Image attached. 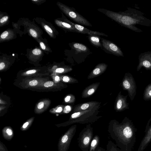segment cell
<instances>
[{"label": "cell", "mask_w": 151, "mask_h": 151, "mask_svg": "<svg viewBox=\"0 0 151 151\" xmlns=\"http://www.w3.org/2000/svg\"><path fill=\"white\" fill-rule=\"evenodd\" d=\"M61 10L65 14L76 22L87 26H92V25L82 16L73 9L63 4H60Z\"/></svg>", "instance_id": "7"}, {"label": "cell", "mask_w": 151, "mask_h": 151, "mask_svg": "<svg viewBox=\"0 0 151 151\" xmlns=\"http://www.w3.org/2000/svg\"><path fill=\"white\" fill-rule=\"evenodd\" d=\"M37 81L34 80L30 81L29 83V84L31 86H34L37 85Z\"/></svg>", "instance_id": "33"}, {"label": "cell", "mask_w": 151, "mask_h": 151, "mask_svg": "<svg viewBox=\"0 0 151 151\" xmlns=\"http://www.w3.org/2000/svg\"><path fill=\"white\" fill-rule=\"evenodd\" d=\"M76 129L77 125H73L60 137L58 145V151H68L71 141L75 135Z\"/></svg>", "instance_id": "5"}, {"label": "cell", "mask_w": 151, "mask_h": 151, "mask_svg": "<svg viewBox=\"0 0 151 151\" xmlns=\"http://www.w3.org/2000/svg\"><path fill=\"white\" fill-rule=\"evenodd\" d=\"M62 80L63 81L69 83H78V81L75 78L68 76H64L62 77Z\"/></svg>", "instance_id": "23"}, {"label": "cell", "mask_w": 151, "mask_h": 151, "mask_svg": "<svg viewBox=\"0 0 151 151\" xmlns=\"http://www.w3.org/2000/svg\"><path fill=\"white\" fill-rule=\"evenodd\" d=\"M5 67V64L3 62H1L0 63V70L3 69Z\"/></svg>", "instance_id": "40"}, {"label": "cell", "mask_w": 151, "mask_h": 151, "mask_svg": "<svg viewBox=\"0 0 151 151\" xmlns=\"http://www.w3.org/2000/svg\"><path fill=\"white\" fill-rule=\"evenodd\" d=\"M54 84L53 82L52 81H48L45 83L44 86L45 87H49L52 86Z\"/></svg>", "instance_id": "30"}, {"label": "cell", "mask_w": 151, "mask_h": 151, "mask_svg": "<svg viewBox=\"0 0 151 151\" xmlns=\"http://www.w3.org/2000/svg\"><path fill=\"white\" fill-rule=\"evenodd\" d=\"M94 151H106V150L101 147L98 146Z\"/></svg>", "instance_id": "38"}, {"label": "cell", "mask_w": 151, "mask_h": 151, "mask_svg": "<svg viewBox=\"0 0 151 151\" xmlns=\"http://www.w3.org/2000/svg\"><path fill=\"white\" fill-rule=\"evenodd\" d=\"M40 45L41 48L43 50H45L46 49V47L45 44L42 42H40Z\"/></svg>", "instance_id": "39"}, {"label": "cell", "mask_w": 151, "mask_h": 151, "mask_svg": "<svg viewBox=\"0 0 151 151\" xmlns=\"http://www.w3.org/2000/svg\"><path fill=\"white\" fill-rule=\"evenodd\" d=\"M75 101V97L74 95L72 94L68 95L64 99L65 102L68 103H74Z\"/></svg>", "instance_id": "24"}, {"label": "cell", "mask_w": 151, "mask_h": 151, "mask_svg": "<svg viewBox=\"0 0 151 151\" xmlns=\"http://www.w3.org/2000/svg\"><path fill=\"white\" fill-rule=\"evenodd\" d=\"M63 110V108L62 107H59L56 110V111L57 112H60L62 111Z\"/></svg>", "instance_id": "41"}, {"label": "cell", "mask_w": 151, "mask_h": 151, "mask_svg": "<svg viewBox=\"0 0 151 151\" xmlns=\"http://www.w3.org/2000/svg\"><path fill=\"white\" fill-rule=\"evenodd\" d=\"M36 70H30L27 71L26 73L27 74H32L36 72Z\"/></svg>", "instance_id": "37"}, {"label": "cell", "mask_w": 151, "mask_h": 151, "mask_svg": "<svg viewBox=\"0 0 151 151\" xmlns=\"http://www.w3.org/2000/svg\"><path fill=\"white\" fill-rule=\"evenodd\" d=\"M65 21L73 25L77 30L78 33L83 34H86L89 35H99L108 37L105 34L99 32L93 31L85 27L77 24L73 23L71 21L65 19Z\"/></svg>", "instance_id": "12"}, {"label": "cell", "mask_w": 151, "mask_h": 151, "mask_svg": "<svg viewBox=\"0 0 151 151\" xmlns=\"http://www.w3.org/2000/svg\"><path fill=\"white\" fill-rule=\"evenodd\" d=\"M58 25L60 26L73 32H78L77 30L73 25L66 22H58Z\"/></svg>", "instance_id": "22"}, {"label": "cell", "mask_w": 151, "mask_h": 151, "mask_svg": "<svg viewBox=\"0 0 151 151\" xmlns=\"http://www.w3.org/2000/svg\"><path fill=\"white\" fill-rule=\"evenodd\" d=\"M121 93V91L119 92L114 102V109L116 112H121L129 108L127 100L128 95L124 96Z\"/></svg>", "instance_id": "10"}, {"label": "cell", "mask_w": 151, "mask_h": 151, "mask_svg": "<svg viewBox=\"0 0 151 151\" xmlns=\"http://www.w3.org/2000/svg\"><path fill=\"white\" fill-rule=\"evenodd\" d=\"M107 66V64L103 63L98 64L90 73L88 79H92L100 76L106 71Z\"/></svg>", "instance_id": "14"}, {"label": "cell", "mask_w": 151, "mask_h": 151, "mask_svg": "<svg viewBox=\"0 0 151 151\" xmlns=\"http://www.w3.org/2000/svg\"><path fill=\"white\" fill-rule=\"evenodd\" d=\"M100 106L93 109L73 113L70 115L68 120L60 124L57 126L65 127L75 123L81 124H91L102 117L98 116L100 111L99 110Z\"/></svg>", "instance_id": "3"}, {"label": "cell", "mask_w": 151, "mask_h": 151, "mask_svg": "<svg viewBox=\"0 0 151 151\" xmlns=\"http://www.w3.org/2000/svg\"><path fill=\"white\" fill-rule=\"evenodd\" d=\"M144 132L145 135L141 142L137 151H143L151 142V117L147 122Z\"/></svg>", "instance_id": "9"}, {"label": "cell", "mask_w": 151, "mask_h": 151, "mask_svg": "<svg viewBox=\"0 0 151 151\" xmlns=\"http://www.w3.org/2000/svg\"><path fill=\"white\" fill-rule=\"evenodd\" d=\"M9 34L8 32L7 31H5L3 32L1 35V38L2 39H4L6 38Z\"/></svg>", "instance_id": "32"}, {"label": "cell", "mask_w": 151, "mask_h": 151, "mask_svg": "<svg viewBox=\"0 0 151 151\" xmlns=\"http://www.w3.org/2000/svg\"><path fill=\"white\" fill-rule=\"evenodd\" d=\"M8 19V17L7 16H5L2 17L0 20V23L1 24L7 21Z\"/></svg>", "instance_id": "34"}, {"label": "cell", "mask_w": 151, "mask_h": 151, "mask_svg": "<svg viewBox=\"0 0 151 151\" xmlns=\"http://www.w3.org/2000/svg\"><path fill=\"white\" fill-rule=\"evenodd\" d=\"M72 70V68L70 67H67L65 68H58L56 69L55 72L57 73H61L69 72Z\"/></svg>", "instance_id": "26"}, {"label": "cell", "mask_w": 151, "mask_h": 151, "mask_svg": "<svg viewBox=\"0 0 151 151\" xmlns=\"http://www.w3.org/2000/svg\"><path fill=\"white\" fill-rule=\"evenodd\" d=\"M121 86L124 90L127 91L131 101L133 100L137 93V87L134 79L131 73L125 74Z\"/></svg>", "instance_id": "6"}, {"label": "cell", "mask_w": 151, "mask_h": 151, "mask_svg": "<svg viewBox=\"0 0 151 151\" xmlns=\"http://www.w3.org/2000/svg\"><path fill=\"white\" fill-rule=\"evenodd\" d=\"M55 80L56 81H59L60 80V78L59 76H57L55 78Z\"/></svg>", "instance_id": "42"}, {"label": "cell", "mask_w": 151, "mask_h": 151, "mask_svg": "<svg viewBox=\"0 0 151 151\" xmlns=\"http://www.w3.org/2000/svg\"><path fill=\"white\" fill-rule=\"evenodd\" d=\"M101 39L102 45L106 50L116 56L124 57L122 52L116 45L108 40L103 38Z\"/></svg>", "instance_id": "11"}, {"label": "cell", "mask_w": 151, "mask_h": 151, "mask_svg": "<svg viewBox=\"0 0 151 151\" xmlns=\"http://www.w3.org/2000/svg\"><path fill=\"white\" fill-rule=\"evenodd\" d=\"M108 131L118 147L124 151H132L136 141L137 129L127 117L121 123L116 120L109 122Z\"/></svg>", "instance_id": "1"}, {"label": "cell", "mask_w": 151, "mask_h": 151, "mask_svg": "<svg viewBox=\"0 0 151 151\" xmlns=\"http://www.w3.org/2000/svg\"><path fill=\"white\" fill-rule=\"evenodd\" d=\"M143 98L145 101L151 100V83L145 87L143 93Z\"/></svg>", "instance_id": "21"}, {"label": "cell", "mask_w": 151, "mask_h": 151, "mask_svg": "<svg viewBox=\"0 0 151 151\" xmlns=\"http://www.w3.org/2000/svg\"><path fill=\"white\" fill-rule=\"evenodd\" d=\"M106 151H124L111 140L109 141L106 145Z\"/></svg>", "instance_id": "20"}, {"label": "cell", "mask_w": 151, "mask_h": 151, "mask_svg": "<svg viewBox=\"0 0 151 151\" xmlns=\"http://www.w3.org/2000/svg\"></svg>", "instance_id": "43"}, {"label": "cell", "mask_w": 151, "mask_h": 151, "mask_svg": "<svg viewBox=\"0 0 151 151\" xmlns=\"http://www.w3.org/2000/svg\"><path fill=\"white\" fill-rule=\"evenodd\" d=\"M98 10L121 26L136 32H140L142 31L136 27V25L151 26V20L145 17L143 13L134 9L127 8V9L125 11L119 12L103 9H99Z\"/></svg>", "instance_id": "2"}, {"label": "cell", "mask_w": 151, "mask_h": 151, "mask_svg": "<svg viewBox=\"0 0 151 151\" xmlns=\"http://www.w3.org/2000/svg\"><path fill=\"white\" fill-rule=\"evenodd\" d=\"M139 63L137 70L139 71L143 67L147 70H151V52L147 51L141 53L139 56Z\"/></svg>", "instance_id": "8"}, {"label": "cell", "mask_w": 151, "mask_h": 151, "mask_svg": "<svg viewBox=\"0 0 151 151\" xmlns=\"http://www.w3.org/2000/svg\"><path fill=\"white\" fill-rule=\"evenodd\" d=\"M100 38L99 36L95 35H89L88 37L91 43L96 47H100L101 46Z\"/></svg>", "instance_id": "18"}, {"label": "cell", "mask_w": 151, "mask_h": 151, "mask_svg": "<svg viewBox=\"0 0 151 151\" xmlns=\"http://www.w3.org/2000/svg\"><path fill=\"white\" fill-rule=\"evenodd\" d=\"M101 102L91 101L76 105L73 110V113L87 110L100 106Z\"/></svg>", "instance_id": "13"}, {"label": "cell", "mask_w": 151, "mask_h": 151, "mask_svg": "<svg viewBox=\"0 0 151 151\" xmlns=\"http://www.w3.org/2000/svg\"><path fill=\"white\" fill-rule=\"evenodd\" d=\"M73 48L78 53L86 52L88 50L86 46L84 45L78 43H74Z\"/></svg>", "instance_id": "17"}, {"label": "cell", "mask_w": 151, "mask_h": 151, "mask_svg": "<svg viewBox=\"0 0 151 151\" xmlns=\"http://www.w3.org/2000/svg\"><path fill=\"white\" fill-rule=\"evenodd\" d=\"M44 103L42 101L39 102L37 104V108L38 109H40L43 108L44 106Z\"/></svg>", "instance_id": "35"}, {"label": "cell", "mask_w": 151, "mask_h": 151, "mask_svg": "<svg viewBox=\"0 0 151 151\" xmlns=\"http://www.w3.org/2000/svg\"><path fill=\"white\" fill-rule=\"evenodd\" d=\"M45 29L47 31L49 32L52 33V29L50 28L47 25H45L44 26Z\"/></svg>", "instance_id": "36"}, {"label": "cell", "mask_w": 151, "mask_h": 151, "mask_svg": "<svg viewBox=\"0 0 151 151\" xmlns=\"http://www.w3.org/2000/svg\"><path fill=\"white\" fill-rule=\"evenodd\" d=\"M100 84V82L94 83L86 87L82 92V97L87 98L91 96L96 91Z\"/></svg>", "instance_id": "15"}, {"label": "cell", "mask_w": 151, "mask_h": 151, "mask_svg": "<svg viewBox=\"0 0 151 151\" xmlns=\"http://www.w3.org/2000/svg\"><path fill=\"white\" fill-rule=\"evenodd\" d=\"M93 136V128L91 124H87L80 132L78 139V146L82 151H89Z\"/></svg>", "instance_id": "4"}, {"label": "cell", "mask_w": 151, "mask_h": 151, "mask_svg": "<svg viewBox=\"0 0 151 151\" xmlns=\"http://www.w3.org/2000/svg\"><path fill=\"white\" fill-rule=\"evenodd\" d=\"M0 151H8L5 145L0 141Z\"/></svg>", "instance_id": "27"}, {"label": "cell", "mask_w": 151, "mask_h": 151, "mask_svg": "<svg viewBox=\"0 0 151 151\" xmlns=\"http://www.w3.org/2000/svg\"><path fill=\"white\" fill-rule=\"evenodd\" d=\"M32 121L30 120L24 123L20 127V130L22 131H25L29 129L31 125Z\"/></svg>", "instance_id": "25"}, {"label": "cell", "mask_w": 151, "mask_h": 151, "mask_svg": "<svg viewBox=\"0 0 151 151\" xmlns=\"http://www.w3.org/2000/svg\"><path fill=\"white\" fill-rule=\"evenodd\" d=\"M72 107L69 105H67L65 107L64 109V112L68 113L70 112L72 110Z\"/></svg>", "instance_id": "31"}, {"label": "cell", "mask_w": 151, "mask_h": 151, "mask_svg": "<svg viewBox=\"0 0 151 151\" xmlns=\"http://www.w3.org/2000/svg\"><path fill=\"white\" fill-rule=\"evenodd\" d=\"M32 53L35 55H40L41 53V51L39 49H35L32 51Z\"/></svg>", "instance_id": "29"}, {"label": "cell", "mask_w": 151, "mask_h": 151, "mask_svg": "<svg viewBox=\"0 0 151 151\" xmlns=\"http://www.w3.org/2000/svg\"><path fill=\"white\" fill-rule=\"evenodd\" d=\"M2 133L4 138L8 141L11 140L14 135V131L9 126L4 127L2 129Z\"/></svg>", "instance_id": "16"}, {"label": "cell", "mask_w": 151, "mask_h": 151, "mask_svg": "<svg viewBox=\"0 0 151 151\" xmlns=\"http://www.w3.org/2000/svg\"><path fill=\"white\" fill-rule=\"evenodd\" d=\"M100 138L98 135H95L91 140L88 151H94L98 146Z\"/></svg>", "instance_id": "19"}, {"label": "cell", "mask_w": 151, "mask_h": 151, "mask_svg": "<svg viewBox=\"0 0 151 151\" xmlns=\"http://www.w3.org/2000/svg\"><path fill=\"white\" fill-rule=\"evenodd\" d=\"M30 34L33 37L36 38L37 36V33L36 31L33 29H31L29 30Z\"/></svg>", "instance_id": "28"}]
</instances>
